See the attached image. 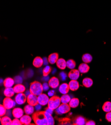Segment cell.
<instances>
[{
  "label": "cell",
  "mask_w": 111,
  "mask_h": 125,
  "mask_svg": "<svg viewBox=\"0 0 111 125\" xmlns=\"http://www.w3.org/2000/svg\"><path fill=\"white\" fill-rule=\"evenodd\" d=\"M32 119L29 115H23L20 118V121L21 123L23 125H30L32 120Z\"/></svg>",
  "instance_id": "obj_16"
},
{
  "label": "cell",
  "mask_w": 111,
  "mask_h": 125,
  "mask_svg": "<svg viewBox=\"0 0 111 125\" xmlns=\"http://www.w3.org/2000/svg\"><path fill=\"white\" fill-rule=\"evenodd\" d=\"M42 59H43V65H47V64H48V63H49L48 59L45 57H43Z\"/></svg>",
  "instance_id": "obj_41"
},
{
  "label": "cell",
  "mask_w": 111,
  "mask_h": 125,
  "mask_svg": "<svg viewBox=\"0 0 111 125\" xmlns=\"http://www.w3.org/2000/svg\"><path fill=\"white\" fill-rule=\"evenodd\" d=\"M80 72L77 69H71L68 73V77L71 80H77L80 76Z\"/></svg>",
  "instance_id": "obj_9"
},
{
  "label": "cell",
  "mask_w": 111,
  "mask_h": 125,
  "mask_svg": "<svg viewBox=\"0 0 111 125\" xmlns=\"http://www.w3.org/2000/svg\"><path fill=\"white\" fill-rule=\"evenodd\" d=\"M24 111L20 108H14L12 111V115L15 118L17 119H20L24 114Z\"/></svg>",
  "instance_id": "obj_10"
},
{
  "label": "cell",
  "mask_w": 111,
  "mask_h": 125,
  "mask_svg": "<svg viewBox=\"0 0 111 125\" xmlns=\"http://www.w3.org/2000/svg\"><path fill=\"white\" fill-rule=\"evenodd\" d=\"M42 80L44 81V82H47L49 80V76H43L42 78Z\"/></svg>",
  "instance_id": "obj_45"
},
{
  "label": "cell",
  "mask_w": 111,
  "mask_h": 125,
  "mask_svg": "<svg viewBox=\"0 0 111 125\" xmlns=\"http://www.w3.org/2000/svg\"><path fill=\"white\" fill-rule=\"evenodd\" d=\"M32 118L37 125H49L44 111H37L32 115Z\"/></svg>",
  "instance_id": "obj_1"
},
{
  "label": "cell",
  "mask_w": 111,
  "mask_h": 125,
  "mask_svg": "<svg viewBox=\"0 0 111 125\" xmlns=\"http://www.w3.org/2000/svg\"><path fill=\"white\" fill-rule=\"evenodd\" d=\"M54 93H55V91L54 90H50V91H48V95L49 96H50L51 97L54 96Z\"/></svg>",
  "instance_id": "obj_43"
},
{
  "label": "cell",
  "mask_w": 111,
  "mask_h": 125,
  "mask_svg": "<svg viewBox=\"0 0 111 125\" xmlns=\"http://www.w3.org/2000/svg\"><path fill=\"white\" fill-rule=\"evenodd\" d=\"M48 84L51 88L55 89L59 86V81L57 78L53 77L48 81Z\"/></svg>",
  "instance_id": "obj_11"
},
{
  "label": "cell",
  "mask_w": 111,
  "mask_h": 125,
  "mask_svg": "<svg viewBox=\"0 0 111 125\" xmlns=\"http://www.w3.org/2000/svg\"><path fill=\"white\" fill-rule=\"evenodd\" d=\"M56 65L58 68L61 70H64L67 67L66 61L63 58H59L56 62Z\"/></svg>",
  "instance_id": "obj_18"
},
{
  "label": "cell",
  "mask_w": 111,
  "mask_h": 125,
  "mask_svg": "<svg viewBox=\"0 0 111 125\" xmlns=\"http://www.w3.org/2000/svg\"><path fill=\"white\" fill-rule=\"evenodd\" d=\"M2 82H3V80L2 79H1V84H2Z\"/></svg>",
  "instance_id": "obj_49"
},
{
  "label": "cell",
  "mask_w": 111,
  "mask_h": 125,
  "mask_svg": "<svg viewBox=\"0 0 111 125\" xmlns=\"http://www.w3.org/2000/svg\"><path fill=\"white\" fill-rule=\"evenodd\" d=\"M1 123L2 125H11L12 121L10 117L4 116L1 118Z\"/></svg>",
  "instance_id": "obj_24"
},
{
  "label": "cell",
  "mask_w": 111,
  "mask_h": 125,
  "mask_svg": "<svg viewBox=\"0 0 111 125\" xmlns=\"http://www.w3.org/2000/svg\"><path fill=\"white\" fill-rule=\"evenodd\" d=\"M42 87H43V91H47L49 90V85L48 84V83L45 82L42 84Z\"/></svg>",
  "instance_id": "obj_38"
},
{
  "label": "cell",
  "mask_w": 111,
  "mask_h": 125,
  "mask_svg": "<svg viewBox=\"0 0 111 125\" xmlns=\"http://www.w3.org/2000/svg\"><path fill=\"white\" fill-rule=\"evenodd\" d=\"M0 109H1V113H0V116H1V117H3V116H4V115H6L7 109L3 105H0Z\"/></svg>",
  "instance_id": "obj_33"
},
{
  "label": "cell",
  "mask_w": 111,
  "mask_h": 125,
  "mask_svg": "<svg viewBox=\"0 0 111 125\" xmlns=\"http://www.w3.org/2000/svg\"><path fill=\"white\" fill-rule=\"evenodd\" d=\"M87 64V63H83L80 64L79 66L78 70L81 73H86L89 71L90 69V67Z\"/></svg>",
  "instance_id": "obj_20"
},
{
  "label": "cell",
  "mask_w": 111,
  "mask_h": 125,
  "mask_svg": "<svg viewBox=\"0 0 111 125\" xmlns=\"http://www.w3.org/2000/svg\"><path fill=\"white\" fill-rule=\"evenodd\" d=\"M15 92L14 90V88L12 87L10 88H6L4 91V94L7 97H13Z\"/></svg>",
  "instance_id": "obj_22"
},
{
  "label": "cell",
  "mask_w": 111,
  "mask_h": 125,
  "mask_svg": "<svg viewBox=\"0 0 111 125\" xmlns=\"http://www.w3.org/2000/svg\"><path fill=\"white\" fill-rule=\"evenodd\" d=\"M44 114H45V116L48 120L49 125H53L54 124V119L52 117L51 114L48 113V112H47L45 111H44Z\"/></svg>",
  "instance_id": "obj_29"
},
{
  "label": "cell",
  "mask_w": 111,
  "mask_h": 125,
  "mask_svg": "<svg viewBox=\"0 0 111 125\" xmlns=\"http://www.w3.org/2000/svg\"><path fill=\"white\" fill-rule=\"evenodd\" d=\"M70 90L68 84L62 83L61 84L59 87V91L62 95L66 94L68 93Z\"/></svg>",
  "instance_id": "obj_12"
},
{
  "label": "cell",
  "mask_w": 111,
  "mask_h": 125,
  "mask_svg": "<svg viewBox=\"0 0 111 125\" xmlns=\"http://www.w3.org/2000/svg\"><path fill=\"white\" fill-rule=\"evenodd\" d=\"M79 100L78 98H74L71 99L70 102L69 103V105L72 108H75L77 107L79 105Z\"/></svg>",
  "instance_id": "obj_26"
},
{
  "label": "cell",
  "mask_w": 111,
  "mask_h": 125,
  "mask_svg": "<svg viewBox=\"0 0 111 125\" xmlns=\"http://www.w3.org/2000/svg\"><path fill=\"white\" fill-rule=\"evenodd\" d=\"M86 125H95L96 123L94 121H93L92 120H90V121L86 122Z\"/></svg>",
  "instance_id": "obj_40"
},
{
  "label": "cell",
  "mask_w": 111,
  "mask_h": 125,
  "mask_svg": "<svg viewBox=\"0 0 111 125\" xmlns=\"http://www.w3.org/2000/svg\"><path fill=\"white\" fill-rule=\"evenodd\" d=\"M59 55L57 53H53L50 54L48 56V59L49 63L51 64H54L56 63L58 59Z\"/></svg>",
  "instance_id": "obj_17"
},
{
  "label": "cell",
  "mask_w": 111,
  "mask_h": 125,
  "mask_svg": "<svg viewBox=\"0 0 111 125\" xmlns=\"http://www.w3.org/2000/svg\"><path fill=\"white\" fill-rule=\"evenodd\" d=\"M69 86L70 90L73 91H75L77 90L79 88V83L77 80H71L69 84Z\"/></svg>",
  "instance_id": "obj_13"
},
{
  "label": "cell",
  "mask_w": 111,
  "mask_h": 125,
  "mask_svg": "<svg viewBox=\"0 0 111 125\" xmlns=\"http://www.w3.org/2000/svg\"><path fill=\"white\" fill-rule=\"evenodd\" d=\"M48 96L45 94H41L38 96V103L41 106H45L48 104L49 101Z\"/></svg>",
  "instance_id": "obj_8"
},
{
  "label": "cell",
  "mask_w": 111,
  "mask_h": 125,
  "mask_svg": "<svg viewBox=\"0 0 111 125\" xmlns=\"http://www.w3.org/2000/svg\"><path fill=\"white\" fill-rule=\"evenodd\" d=\"M92 59H93V58H92V55L89 53L84 54V55H83L82 57V59L83 61L85 63H90V62L92 60Z\"/></svg>",
  "instance_id": "obj_27"
},
{
  "label": "cell",
  "mask_w": 111,
  "mask_h": 125,
  "mask_svg": "<svg viewBox=\"0 0 111 125\" xmlns=\"http://www.w3.org/2000/svg\"><path fill=\"white\" fill-rule=\"evenodd\" d=\"M59 76L62 81H65L67 78V75L64 72H61L59 74Z\"/></svg>",
  "instance_id": "obj_37"
},
{
  "label": "cell",
  "mask_w": 111,
  "mask_h": 125,
  "mask_svg": "<svg viewBox=\"0 0 111 125\" xmlns=\"http://www.w3.org/2000/svg\"><path fill=\"white\" fill-rule=\"evenodd\" d=\"M61 99L58 96H53L49 100L48 107L53 110H56L61 104Z\"/></svg>",
  "instance_id": "obj_3"
},
{
  "label": "cell",
  "mask_w": 111,
  "mask_h": 125,
  "mask_svg": "<svg viewBox=\"0 0 111 125\" xmlns=\"http://www.w3.org/2000/svg\"><path fill=\"white\" fill-rule=\"evenodd\" d=\"M13 88L15 91V92L17 94L20 93H23L26 90V87L21 84H16L14 87Z\"/></svg>",
  "instance_id": "obj_19"
},
{
  "label": "cell",
  "mask_w": 111,
  "mask_h": 125,
  "mask_svg": "<svg viewBox=\"0 0 111 125\" xmlns=\"http://www.w3.org/2000/svg\"><path fill=\"white\" fill-rule=\"evenodd\" d=\"M60 99H61V102L62 103L69 104L71 99L70 96L67 94H64L61 96L60 98Z\"/></svg>",
  "instance_id": "obj_28"
},
{
  "label": "cell",
  "mask_w": 111,
  "mask_h": 125,
  "mask_svg": "<svg viewBox=\"0 0 111 125\" xmlns=\"http://www.w3.org/2000/svg\"><path fill=\"white\" fill-rule=\"evenodd\" d=\"M34 106L30 104L26 105L24 108V113L27 115H30L33 114L34 113Z\"/></svg>",
  "instance_id": "obj_23"
},
{
  "label": "cell",
  "mask_w": 111,
  "mask_h": 125,
  "mask_svg": "<svg viewBox=\"0 0 111 125\" xmlns=\"http://www.w3.org/2000/svg\"><path fill=\"white\" fill-rule=\"evenodd\" d=\"M6 115V116H7L8 117H10L11 116V112L10 111V109H8L7 110Z\"/></svg>",
  "instance_id": "obj_46"
},
{
  "label": "cell",
  "mask_w": 111,
  "mask_h": 125,
  "mask_svg": "<svg viewBox=\"0 0 111 125\" xmlns=\"http://www.w3.org/2000/svg\"><path fill=\"white\" fill-rule=\"evenodd\" d=\"M86 119L82 116H78L73 120L74 125H86Z\"/></svg>",
  "instance_id": "obj_15"
},
{
  "label": "cell",
  "mask_w": 111,
  "mask_h": 125,
  "mask_svg": "<svg viewBox=\"0 0 111 125\" xmlns=\"http://www.w3.org/2000/svg\"><path fill=\"white\" fill-rule=\"evenodd\" d=\"M82 84L83 86L86 88H90L92 86L93 81L92 79L90 78H85L83 80Z\"/></svg>",
  "instance_id": "obj_25"
},
{
  "label": "cell",
  "mask_w": 111,
  "mask_h": 125,
  "mask_svg": "<svg viewBox=\"0 0 111 125\" xmlns=\"http://www.w3.org/2000/svg\"><path fill=\"white\" fill-rule=\"evenodd\" d=\"M27 102L29 104L35 106L38 103V96L33 94H30L27 97Z\"/></svg>",
  "instance_id": "obj_7"
},
{
  "label": "cell",
  "mask_w": 111,
  "mask_h": 125,
  "mask_svg": "<svg viewBox=\"0 0 111 125\" xmlns=\"http://www.w3.org/2000/svg\"><path fill=\"white\" fill-rule=\"evenodd\" d=\"M15 83L14 79L10 77H8L4 80V86L6 88H10V87H12V86L14 85Z\"/></svg>",
  "instance_id": "obj_21"
},
{
  "label": "cell",
  "mask_w": 111,
  "mask_h": 125,
  "mask_svg": "<svg viewBox=\"0 0 111 125\" xmlns=\"http://www.w3.org/2000/svg\"><path fill=\"white\" fill-rule=\"evenodd\" d=\"M103 110L106 113L111 111V102L109 101L106 102L102 106Z\"/></svg>",
  "instance_id": "obj_30"
},
{
  "label": "cell",
  "mask_w": 111,
  "mask_h": 125,
  "mask_svg": "<svg viewBox=\"0 0 111 125\" xmlns=\"http://www.w3.org/2000/svg\"><path fill=\"white\" fill-rule=\"evenodd\" d=\"M45 111H46L47 112H48V113H49V114H50L52 115V114H53V110H52V109H50V108H49L47 107V108H46L45 109Z\"/></svg>",
  "instance_id": "obj_42"
},
{
  "label": "cell",
  "mask_w": 111,
  "mask_h": 125,
  "mask_svg": "<svg viewBox=\"0 0 111 125\" xmlns=\"http://www.w3.org/2000/svg\"><path fill=\"white\" fill-rule=\"evenodd\" d=\"M22 125L19 119L15 118L14 120L12 121V124L11 125Z\"/></svg>",
  "instance_id": "obj_35"
},
{
  "label": "cell",
  "mask_w": 111,
  "mask_h": 125,
  "mask_svg": "<svg viewBox=\"0 0 111 125\" xmlns=\"http://www.w3.org/2000/svg\"><path fill=\"white\" fill-rule=\"evenodd\" d=\"M17 103L13 100L10 97H6L3 100V105L8 110L11 109L16 106Z\"/></svg>",
  "instance_id": "obj_5"
},
{
  "label": "cell",
  "mask_w": 111,
  "mask_h": 125,
  "mask_svg": "<svg viewBox=\"0 0 111 125\" xmlns=\"http://www.w3.org/2000/svg\"><path fill=\"white\" fill-rule=\"evenodd\" d=\"M66 65L69 69H73L76 67V62L73 59H69L66 62Z\"/></svg>",
  "instance_id": "obj_31"
},
{
  "label": "cell",
  "mask_w": 111,
  "mask_h": 125,
  "mask_svg": "<svg viewBox=\"0 0 111 125\" xmlns=\"http://www.w3.org/2000/svg\"><path fill=\"white\" fill-rule=\"evenodd\" d=\"M14 80H15V82L16 84H21V83L22 82V78L20 76H17L16 77H15V79H14Z\"/></svg>",
  "instance_id": "obj_34"
},
{
  "label": "cell",
  "mask_w": 111,
  "mask_h": 125,
  "mask_svg": "<svg viewBox=\"0 0 111 125\" xmlns=\"http://www.w3.org/2000/svg\"><path fill=\"white\" fill-rule=\"evenodd\" d=\"M61 124L62 125H70V120L68 118L62 119Z\"/></svg>",
  "instance_id": "obj_36"
},
{
  "label": "cell",
  "mask_w": 111,
  "mask_h": 125,
  "mask_svg": "<svg viewBox=\"0 0 111 125\" xmlns=\"http://www.w3.org/2000/svg\"><path fill=\"white\" fill-rule=\"evenodd\" d=\"M31 94V92H30V90H27L26 92V93H25V94H26V95L28 97L29 95H30Z\"/></svg>",
  "instance_id": "obj_47"
},
{
  "label": "cell",
  "mask_w": 111,
  "mask_h": 125,
  "mask_svg": "<svg viewBox=\"0 0 111 125\" xmlns=\"http://www.w3.org/2000/svg\"><path fill=\"white\" fill-rule=\"evenodd\" d=\"M43 65V59L40 56L36 57L33 61V65L36 68H40Z\"/></svg>",
  "instance_id": "obj_14"
},
{
  "label": "cell",
  "mask_w": 111,
  "mask_h": 125,
  "mask_svg": "<svg viewBox=\"0 0 111 125\" xmlns=\"http://www.w3.org/2000/svg\"><path fill=\"white\" fill-rule=\"evenodd\" d=\"M30 90L31 94L39 96L42 93L43 91L42 84L39 81H35L31 83L30 87Z\"/></svg>",
  "instance_id": "obj_2"
},
{
  "label": "cell",
  "mask_w": 111,
  "mask_h": 125,
  "mask_svg": "<svg viewBox=\"0 0 111 125\" xmlns=\"http://www.w3.org/2000/svg\"><path fill=\"white\" fill-rule=\"evenodd\" d=\"M51 68L48 65H46V66L43 68L42 70V74L43 76H47L51 72Z\"/></svg>",
  "instance_id": "obj_32"
},
{
  "label": "cell",
  "mask_w": 111,
  "mask_h": 125,
  "mask_svg": "<svg viewBox=\"0 0 111 125\" xmlns=\"http://www.w3.org/2000/svg\"><path fill=\"white\" fill-rule=\"evenodd\" d=\"M15 101L18 105H22L25 103L27 100V96L23 93H18L16 96Z\"/></svg>",
  "instance_id": "obj_6"
},
{
  "label": "cell",
  "mask_w": 111,
  "mask_h": 125,
  "mask_svg": "<svg viewBox=\"0 0 111 125\" xmlns=\"http://www.w3.org/2000/svg\"><path fill=\"white\" fill-rule=\"evenodd\" d=\"M41 105L40 104H38L36 106H35V110L38 111H40V109H41Z\"/></svg>",
  "instance_id": "obj_44"
},
{
  "label": "cell",
  "mask_w": 111,
  "mask_h": 125,
  "mask_svg": "<svg viewBox=\"0 0 111 125\" xmlns=\"http://www.w3.org/2000/svg\"><path fill=\"white\" fill-rule=\"evenodd\" d=\"M71 107L69 104H63L60 105L56 109V113L58 115L66 114L70 111Z\"/></svg>",
  "instance_id": "obj_4"
},
{
  "label": "cell",
  "mask_w": 111,
  "mask_h": 125,
  "mask_svg": "<svg viewBox=\"0 0 111 125\" xmlns=\"http://www.w3.org/2000/svg\"><path fill=\"white\" fill-rule=\"evenodd\" d=\"M106 119L109 122H111V111L107 113L106 115Z\"/></svg>",
  "instance_id": "obj_39"
},
{
  "label": "cell",
  "mask_w": 111,
  "mask_h": 125,
  "mask_svg": "<svg viewBox=\"0 0 111 125\" xmlns=\"http://www.w3.org/2000/svg\"><path fill=\"white\" fill-rule=\"evenodd\" d=\"M56 71V70L55 69H54L53 71H52V74H54V73H55Z\"/></svg>",
  "instance_id": "obj_48"
}]
</instances>
